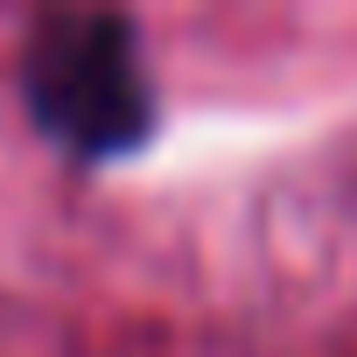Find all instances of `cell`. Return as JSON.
I'll use <instances>...</instances> for the list:
<instances>
[{"label":"cell","mask_w":357,"mask_h":357,"mask_svg":"<svg viewBox=\"0 0 357 357\" xmlns=\"http://www.w3.org/2000/svg\"><path fill=\"white\" fill-rule=\"evenodd\" d=\"M22 105L70 161H119L154 133V84L126 15H43L22 43Z\"/></svg>","instance_id":"obj_1"}]
</instances>
